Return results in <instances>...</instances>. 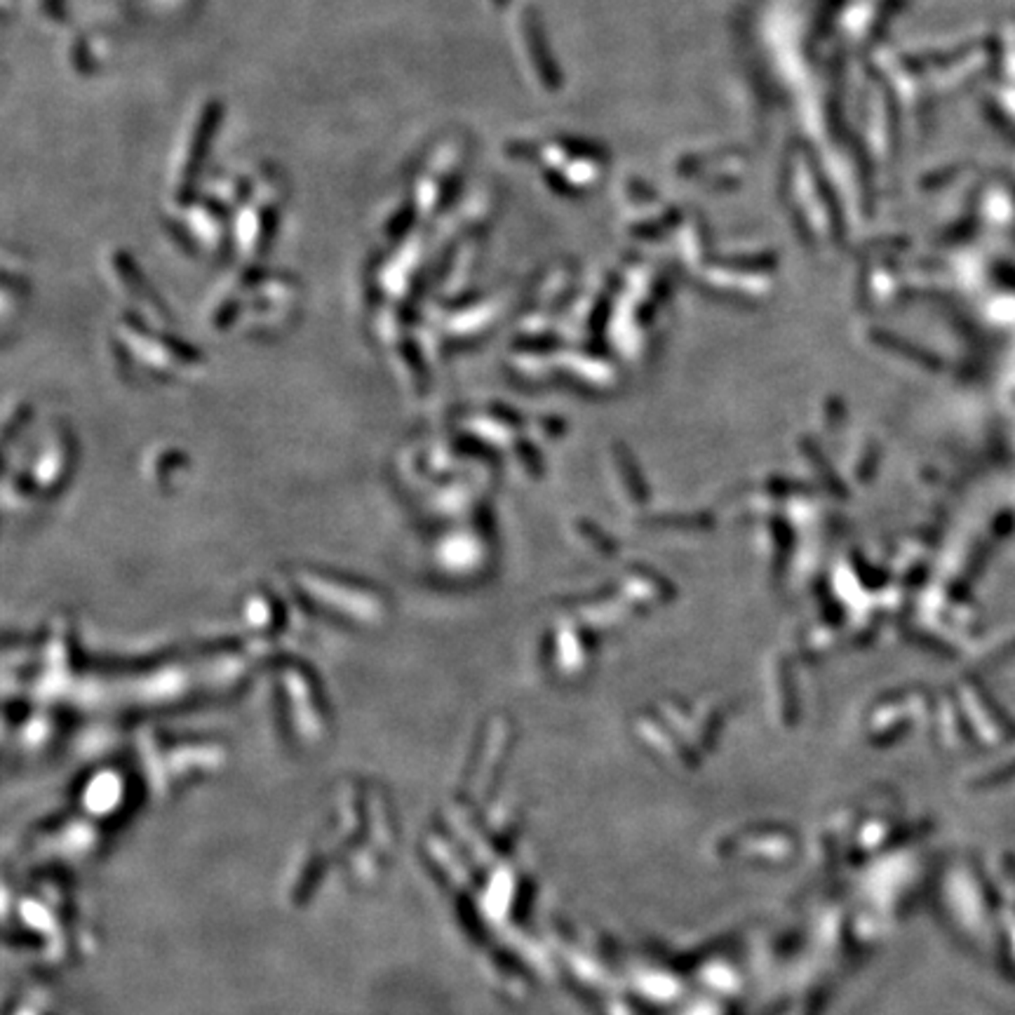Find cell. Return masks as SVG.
I'll return each mask as SVG.
<instances>
[]
</instances>
